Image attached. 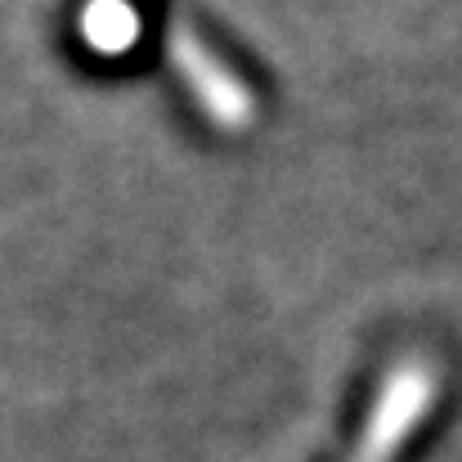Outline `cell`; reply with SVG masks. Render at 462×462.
Instances as JSON below:
<instances>
[{
	"instance_id": "6da1fadb",
	"label": "cell",
	"mask_w": 462,
	"mask_h": 462,
	"mask_svg": "<svg viewBox=\"0 0 462 462\" xmlns=\"http://www.w3.org/2000/svg\"><path fill=\"white\" fill-rule=\"evenodd\" d=\"M427 400H431V377H427L422 368L409 364L404 373H395V382L386 386V404L377 409V418H373V427H368V436H364L355 462L391 458V454L400 449V436L427 413Z\"/></svg>"
}]
</instances>
